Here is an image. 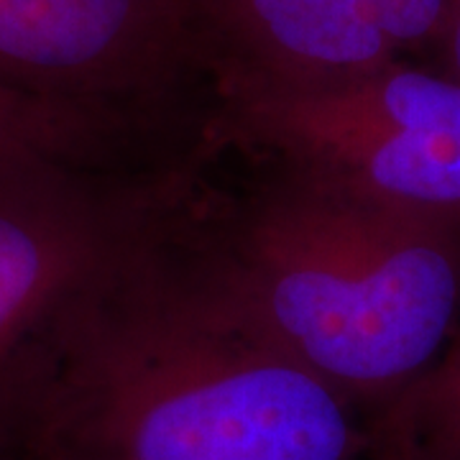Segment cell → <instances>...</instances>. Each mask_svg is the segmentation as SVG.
Segmentation results:
<instances>
[{
    "instance_id": "1",
    "label": "cell",
    "mask_w": 460,
    "mask_h": 460,
    "mask_svg": "<svg viewBox=\"0 0 460 460\" xmlns=\"http://www.w3.org/2000/svg\"><path fill=\"white\" fill-rule=\"evenodd\" d=\"M174 223L72 317L29 453L366 460L358 410L230 313L174 246Z\"/></svg>"
},
{
    "instance_id": "2",
    "label": "cell",
    "mask_w": 460,
    "mask_h": 460,
    "mask_svg": "<svg viewBox=\"0 0 460 460\" xmlns=\"http://www.w3.org/2000/svg\"><path fill=\"white\" fill-rule=\"evenodd\" d=\"M266 164L217 202L192 181L174 246L230 313L368 414L440 356L458 323L460 220Z\"/></svg>"
},
{
    "instance_id": "3",
    "label": "cell",
    "mask_w": 460,
    "mask_h": 460,
    "mask_svg": "<svg viewBox=\"0 0 460 460\" xmlns=\"http://www.w3.org/2000/svg\"><path fill=\"white\" fill-rule=\"evenodd\" d=\"M190 181L0 156V447L29 453L72 317L169 228Z\"/></svg>"
},
{
    "instance_id": "4",
    "label": "cell",
    "mask_w": 460,
    "mask_h": 460,
    "mask_svg": "<svg viewBox=\"0 0 460 460\" xmlns=\"http://www.w3.org/2000/svg\"><path fill=\"white\" fill-rule=\"evenodd\" d=\"M215 141L402 213L460 220V83L396 59L323 84L217 83Z\"/></svg>"
},
{
    "instance_id": "5",
    "label": "cell",
    "mask_w": 460,
    "mask_h": 460,
    "mask_svg": "<svg viewBox=\"0 0 460 460\" xmlns=\"http://www.w3.org/2000/svg\"><path fill=\"white\" fill-rule=\"evenodd\" d=\"M199 51L180 0H0V87L144 120Z\"/></svg>"
},
{
    "instance_id": "6",
    "label": "cell",
    "mask_w": 460,
    "mask_h": 460,
    "mask_svg": "<svg viewBox=\"0 0 460 460\" xmlns=\"http://www.w3.org/2000/svg\"><path fill=\"white\" fill-rule=\"evenodd\" d=\"M217 83L323 84L371 72L443 29L447 0H180Z\"/></svg>"
},
{
    "instance_id": "7",
    "label": "cell",
    "mask_w": 460,
    "mask_h": 460,
    "mask_svg": "<svg viewBox=\"0 0 460 460\" xmlns=\"http://www.w3.org/2000/svg\"><path fill=\"white\" fill-rule=\"evenodd\" d=\"M136 118L0 87V156L33 154L72 164L123 169Z\"/></svg>"
},
{
    "instance_id": "8",
    "label": "cell",
    "mask_w": 460,
    "mask_h": 460,
    "mask_svg": "<svg viewBox=\"0 0 460 460\" xmlns=\"http://www.w3.org/2000/svg\"><path fill=\"white\" fill-rule=\"evenodd\" d=\"M371 435L460 460V314L440 356L394 399L368 411Z\"/></svg>"
},
{
    "instance_id": "9",
    "label": "cell",
    "mask_w": 460,
    "mask_h": 460,
    "mask_svg": "<svg viewBox=\"0 0 460 460\" xmlns=\"http://www.w3.org/2000/svg\"><path fill=\"white\" fill-rule=\"evenodd\" d=\"M432 47L440 51V69L460 83V0H447L443 29Z\"/></svg>"
},
{
    "instance_id": "10",
    "label": "cell",
    "mask_w": 460,
    "mask_h": 460,
    "mask_svg": "<svg viewBox=\"0 0 460 460\" xmlns=\"http://www.w3.org/2000/svg\"><path fill=\"white\" fill-rule=\"evenodd\" d=\"M366 460H458L445 458V456H435L428 450H420L414 445L396 443V440H386L366 432Z\"/></svg>"
},
{
    "instance_id": "11",
    "label": "cell",
    "mask_w": 460,
    "mask_h": 460,
    "mask_svg": "<svg viewBox=\"0 0 460 460\" xmlns=\"http://www.w3.org/2000/svg\"><path fill=\"white\" fill-rule=\"evenodd\" d=\"M0 460H31L29 453L23 450H8V447H0Z\"/></svg>"
},
{
    "instance_id": "12",
    "label": "cell",
    "mask_w": 460,
    "mask_h": 460,
    "mask_svg": "<svg viewBox=\"0 0 460 460\" xmlns=\"http://www.w3.org/2000/svg\"><path fill=\"white\" fill-rule=\"evenodd\" d=\"M31 460H83V458H72V456H62V453H29Z\"/></svg>"
}]
</instances>
